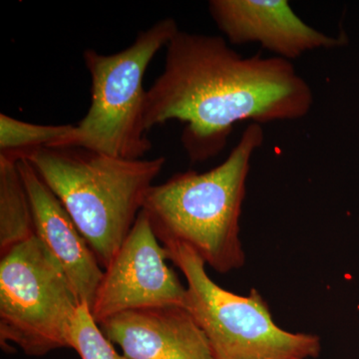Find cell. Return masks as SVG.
I'll list each match as a JSON object with an SVG mask.
<instances>
[{"instance_id":"5b68a950","label":"cell","mask_w":359,"mask_h":359,"mask_svg":"<svg viewBox=\"0 0 359 359\" xmlns=\"http://www.w3.org/2000/svg\"><path fill=\"white\" fill-rule=\"evenodd\" d=\"M187 280L186 309L204 332L216 359H309L320 355L316 335L278 327L263 297H242L212 282L205 262L186 245L166 248Z\"/></svg>"},{"instance_id":"6da1fadb","label":"cell","mask_w":359,"mask_h":359,"mask_svg":"<svg viewBox=\"0 0 359 359\" xmlns=\"http://www.w3.org/2000/svg\"><path fill=\"white\" fill-rule=\"evenodd\" d=\"M311 85L285 59L244 57L218 35L179 30L166 46L163 72L147 90L146 132L184 123L181 143L191 162L218 156L238 123L263 125L306 117Z\"/></svg>"},{"instance_id":"9c48e42d","label":"cell","mask_w":359,"mask_h":359,"mask_svg":"<svg viewBox=\"0 0 359 359\" xmlns=\"http://www.w3.org/2000/svg\"><path fill=\"white\" fill-rule=\"evenodd\" d=\"M30 205L35 236L58 264L80 304L91 306L102 266L62 203L26 160L18 162Z\"/></svg>"},{"instance_id":"8fae6325","label":"cell","mask_w":359,"mask_h":359,"mask_svg":"<svg viewBox=\"0 0 359 359\" xmlns=\"http://www.w3.org/2000/svg\"><path fill=\"white\" fill-rule=\"evenodd\" d=\"M34 236L32 205L18 162L0 157V257Z\"/></svg>"},{"instance_id":"52a82bcc","label":"cell","mask_w":359,"mask_h":359,"mask_svg":"<svg viewBox=\"0 0 359 359\" xmlns=\"http://www.w3.org/2000/svg\"><path fill=\"white\" fill-rule=\"evenodd\" d=\"M167 250L156 237L147 217L139 214L133 228L103 269L92 318L102 323L115 314L151 306L186 308L187 287L168 266Z\"/></svg>"},{"instance_id":"3957f363","label":"cell","mask_w":359,"mask_h":359,"mask_svg":"<svg viewBox=\"0 0 359 359\" xmlns=\"http://www.w3.org/2000/svg\"><path fill=\"white\" fill-rule=\"evenodd\" d=\"M105 269L133 228L166 158L125 159L78 146L28 156Z\"/></svg>"},{"instance_id":"7a4b0ae2","label":"cell","mask_w":359,"mask_h":359,"mask_svg":"<svg viewBox=\"0 0 359 359\" xmlns=\"http://www.w3.org/2000/svg\"><path fill=\"white\" fill-rule=\"evenodd\" d=\"M264 140L263 126L252 123L219 166L151 187L142 211L161 244L186 245L219 273L244 266L240 218L250 162Z\"/></svg>"},{"instance_id":"30bf717a","label":"cell","mask_w":359,"mask_h":359,"mask_svg":"<svg viewBox=\"0 0 359 359\" xmlns=\"http://www.w3.org/2000/svg\"><path fill=\"white\" fill-rule=\"evenodd\" d=\"M98 325L127 359H216L204 332L185 306L133 309Z\"/></svg>"},{"instance_id":"ba28073f","label":"cell","mask_w":359,"mask_h":359,"mask_svg":"<svg viewBox=\"0 0 359 359\" xmlns=\"http://www.w3.org/2000/svg\"><path fill=\"white\" fill-rule=\"evenodd\" d=\"M209 13L230 44H259L276 57L292 60L347 42L309 25L287 0H212Z\"/></svg>"},{"instance_id":"277c9868","label":"cell","mask_w":359,"mask_h":359,"mask_svg":"<svg viewBox=\"0 0 359 359\" xmlns=\"http://www.w3.org/2000/svg\"><path fill=\"white\" fill-rule=\"evenodd\" d=\"M179 30L176 20L164 18L139 33L124 50L110 55L94 49L83 52L91 77V104L76 124L75 146L125 159H142L151 151L144 128V76L156 54Z\"/></svg>"},{"instance_id":"7c38bea8","label":"cell","mask_w":359,"mask_h":359,"mask_svg":"<svg viewBox=\"0 0 359 359\" xmlns=\"http://www.w3.org/2000/svg\"><path fill=\"white\" fill-rule=\"evenodd\" d=\"M76 125H40L0 114V157L20 162L45 148L76 145Z\"/></svg>"},{"instance_id":"8992f818","label":"cell","mask_w":359,"mask_h":359,"mask_svg":"<svg viewBox=\"0 0 359 359\" xmlns=\"http://www.w3.org/2000/svg\"><path fill=\"white\" fill-rule=\"evenodd\" d=\"M81 306L58 264L34 237L0 257V344L29 356L69 348Z\"/></svg>"},{"instance_id":"4fadbf2b","label":"cell","mask_w":359,"mask_h":359,"mask_svg":"<svg viewBox=\"0 0 359 359\" xmlns=\"http://www.w3.org/2000/svg\"><path fill=\"white\" fill-rule=\"evenodd\" d=\"M69 348L74 349L81 359H127L103 334L87 304L78 308L73 318Z\"/></svg>"}]
</instances>
